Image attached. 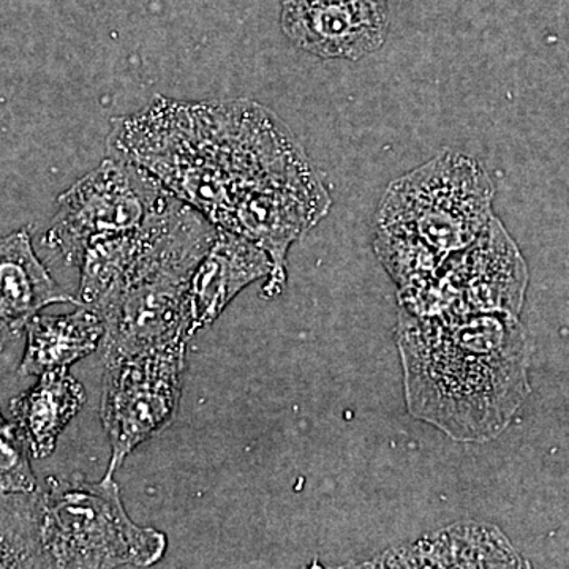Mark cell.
Wrapping results in <instances>:
<instances>
[{
	"label": "cell",
	"mask_w": 569,
	"mask_h": 569,
	"mask_svg": "<svg viewBox=\"0 0 569 569\" xmlns=\"http://www.w3.org/2000/svg\"><path fill=\"white\" fill-rule=\"evenodd\" d=\"M84 402V387L70 376L69 369L43 373L36 387L11 400L13 425L32 459L50 458L59 437Z\"/></svg>",
	"instance_id": "cell-12"
},
{
	"label": "cell",
	"mask_w": 569,
	"mask_h": 569,
	"mask_svg": "<svg viewBox=\"0 0 569 569\" xmlns=\"http://www.w3.org/2000/svg\"><path fill=\"white\" fill-rule=\"evenodd\" d=\"M493 186L482 164L443 152L389 183L377 213L376 252L399 291L427 282L492 219Z\"/></svg>",
	"instance_id": "cell-3"
},
{
	"label": "cell",
	"mask_w": 569,
	"mask_h": 569,
	"mask_svg": "<svg viewBox=\"0 0 569 569\" xmlns=\"http://www.w3.org/2000/svg\"><path fill=\"white\" fill-rule=\"evenodd\" d=\"M39 490L41 538L54 568H149L163 559L167 537L133 522L114 478L51 477Z\"/></svg>",
	"instance_id": "cell-4"
},
{
	"label": "cell",
	"mask_w": 569,
	"mask_h": 569,
	"mask_svg": "<svg viewBox=\"0 0 569 569\" xmlns=\"http://www.w3.org/2000/svg\"><path fill=\"white\" fill-rule=\"evenodd\" d=\"M280 28L299 50L321 59L359 61L389 32L387 0H283Z\"/></svg>",
	"instance_id": "cell-9"
},
{
	"label": "cell",
	"mask_w": 569,
	"mask_h": 569,
	"mask_svg": "<svg viewBox=\"0 0 569 569\" xmlns=\"http://www.w3.org/2000/svg\"><path fill=\"white\" fill-rule=\"evenodd\" d=\"M173 198L144 168L111 153L58 198L44 242L78 268L89 247L137 230Z\"/></svg>",
	"instance_id": "cell-6"
},
{
	"label": "cell",
	"mask_w": 569,
	"mask_h": 569,
	"mask_svg": "<svg viewBox=\"0 0 569 569\" xmlns=\"http://www.w3.org/2000/svg\"><path fill=\"white\" fill-rule=\"evenodd\" d=\"M0 568H54L41 538L40 490H0Z\"/></svg>",
	"instance_id": "cell-14"
},
{
	"label": "cell",
	"mask_w": 569,
	"mask_h": 569,
	"mask_svg": "<svg viewBox=\"0 0 569 569\" xmlns=\"http://www.w3.org/2000/svg\"><path fill=\"white\" fill-rule=\"evenodd\" d=\"M187 342L176 340L104 361L100 418L111 448L104 477H112L134 449L174 421L187 370Z\"/></svg>",
	"instance_id": "cell-7"
},
{
	"label": "cell",
	"mask_w": 569,
	"mask_h": 569,
	"mask_svg": "<svg viewBox=\"0 0 569 569\" xmlns=\"http://www.w3.org/2000/svg\"><path fill=\"white\" fill-rule=\"evenodd\" d=\"M212 236L186 233L142 257L91 309L102 317L103 361L189 340V283Z\"/></svg>",
	"instance_id": "cell-5"
},
{
	"label": "cell",
	"mask_w": 569,
	"mask_h": 569,
	"mask_svg": "<svg viewBox=\"0 0 569 569\" xmlns=\"http://www.w3.org/2000/svg\"><path fill=\"white\" fill-rule=\"evenodd\" d=\"M526 287V261L503 224L492 217L471 244L447 258L421 287L399 291L400 309L415 316H518Z\"/></svg>",
	"instance_id": "cell-8"
},
{
	"label": "cell",
	"mask_w": 569,
	"mask_h": 569,
	"mask_svg": "<svg viewBox=\"0 0 569 569\" xmlns=\"http://www.w3.org/2000/svg\"><path fill=\"white\" fill-rule=\"evenodd\" d=\"M52 305H78L52 279L32 247L28 228L0 238V353Z\"/></svg>",
	"instance_id": "cell-11"
},
{
	"label": "cell",
	"mask_w": 569,
	"mask_h": 569,
	"mask_svg": "<svg viewBox=\"0 0 569 569\" xmlns=\"http://www.w3.org/2000/svg\"><path fill=\"white\" fill-rule=\"evenodd\" d=\"M28 343L18 373L40 377L69 369L102 346L104 325L97 310L81 306L67 316H36L26 328Z\"/></svg>",
	"instance_id": "cell-13"
},
{
	"label": "cell",
	"mask_w": 569,
	"mask_h": 569,
	"mask_svg": "<svg viewBox=\"0 0 569 569\" xmlns=\"http://www.w3.org/2000/svg\"><path fill=\"white\" fill-rule=\"evenodd\" d=\"M110 148L223 230L242 198L310 164L293 133L250 100L156 97L112 122Z\"/></svg>",
	"instance_id": "cell-1"
},
{
	"label": "cell",
	"mask_w": 569,
	"mask_h": 569,
	"mask_svg": "<svg viewBox=\"0 0 569 569\" xmlns=\"http://www.w3.org/2000/svg\"><path fill=\"white\" fill-rule=\"evenodd\" d=\"M31 459L20 430L0 411V490L33 492L37 478Z\"/></svg>",
	"instance_id": "cell-15"
},
{
	"label": "cell",
	"mask_w": 569,
	"mask_h": 569,
	"mask_svg": "<svg viewBox=\"0 0 569 569\" xmlns=\"http://www.w3.org/2000/svg\"><path fill=\"white\" fill-rule=\"evenodd\" d=\"M268 253L246 236L217 228L208 252L194 268L189 283L190 335L212 325L236 296L250 283L268 279Z\"/></svg>",
	"instance_id": "cell-10"
},
{
	"label": "cell",
	"mask_w": 569,
	"mask_h": 569,
	"mask_svg": "<svg viewBox=\"0 0 569 569\" xmlns=\"http://www.w3.org/2000/svg\"><path fill=\"white\" fill-rule=\"evenodd\" d=\"M397 346L408 413L452 440L500 436L529 396V343L515 313L400 309Z\"/></svg>",
	"instance_id": "cell-2"
}]
</instances>
